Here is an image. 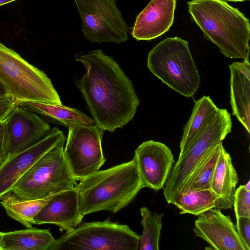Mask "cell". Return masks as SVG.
Instances as JSON below:
<instances>
[{"label":"cell","mask_w":250,"mask_h":250,"mask_svg":"<svg viewBox=\"0 0 250 250\" xmlns=\"http://www.w3.org/2000/svg\"><path fill=\"white\" fill-rule=\"evenodd\" d=\"M64 139L63 132L55 127L37 144L8 156L0 166V200L11 192L16 183L33 164Z\"/></svg>","instance_id":"12"},{"label":"cell","mask_w":250,"mask_h":250,"mask_svg":"<svg viewBox=\"0 0 250 250\" xmlns=\"http://www.w3.org/2000/svg\"><path fill=\"white\" fill-rule=\"evenodd\" d=\"M236 227L240 238L250 249V218H237Z\"/></svg>","instance_id":"27"},{"label":"cell","mask_w":250,"mask_h":250,"mask_svg":"<svg viewBox=\"0 0 250 250\" xmlns=\"http://www.w3.org/2000/svg\"><path fill=\"white\" fill-rule=\"evenodd\" d=\"M3 122L7 138L8 156L37 144L51 129L49 125L36 113L18 105Z\"/></svg>","instance_id":"11"},{"label":"cell","mask_w":250,"mask_h":250,"mask_svg":"<svg viewBox=\"0 0 250 250\" xmlns=\"http://www.w3.org/2000/svg\"><path fill=\"white\" fill-rule=\"evenodd\" d=\"M75 58L86 71L76 85L95 125L103 131L122 128L133 118L140 104L131 81L101 49L78 52Z\"/></svg>","instance_id":"1"},{"label":"cell","mask_w":250,"mask_h":250,"mask_svg":"<svg viewBox=\"0 0 250 250\" xmlns=\"http://www.w3.org/2000/svg\"><path fill=\"white\" fill-rule=\"evenodd\" d=\"M196 236L215 250H250L240 238L229 216L212 208L199 215L194 223Z\"/></svg>","instance_id":"14"},{"label":"cell","mask_w":250,"mask_h":250,"mask_svg":"<svg viewBox=\"0 0 250 250\" xmlns=\"http://www.w3.org/2000/svg\"><path fill=\"white\" fill-rule=\"evenodd\" d=\"M143 233L140 235L139 250H158L164 213L153 212L146 207L140 209Z\"/></svg>","instance_id":"25"},{"label":"cell","mask_w":250,"mask_h":250,"mask_svg":"<svg viewBox=\"0 0 250 250\" xmlns=\"http://www.w3.org/2000/svg\"><path fill=\"white\" fill-rule=\"evenodd\" d=\"M225 2L232 1V2H242L247 0H221Z\"/></svg>","instance_id":"32"},{"label":"cell","mask_w":250,"mask_h":250,"mask_svg":"<svg viewBox=\"0 0 250 250\" xmlns=\"http://www.w3.org/2000/svg\"><path fill=\"white\" fill-rule=\"evenodd\" d=\"M17 105V102L8 95L0 96V122L3 121Z\"/></svg>","instance_id":"28"},{"label":"cell","mask_w":250,"mask_h":250,"mask_svg":"<svg viewBox=\"0 0 250 250\" xmlns=\"http://www.w3.org/2000/svg\"><path fill=\"white\" fill-rule=\"evenodd\" d=\"M7 95L4 87L0 83V96Z\"/></svg>","instance_id":"30"},{"label":"cell","mask_w":250,"mask_h":250,"mask_svg":"<svg viewBox=\"0 0 250 250\" xmlns=\"http://www.w3.org/2000/svg\"><path fill=\"white\" fill-rule=\"evenodd\" d=\"M244 186L247 190L250 191V180H249L247 183Z\"/></svg>","instance_id":"33"},{"label":"cell","mask_w":250,"mask_h":250,"mask_svg":"<svg viewBox=\"0 0 250 250\" xmlns=\"http://www.w3.org/2000/svg\"><path fill=\"white\" fill-rule=\"evenodd\" d=\"M140 235L126 225L103 221L85 222L56 239L49 250H137Z\"/></svg>","instance_id":"8"},{"label":"cell","mask_w":250,"mask_h":250,"mask_svg":"<svg viewBox=\"0 0 250 250\" xmlns=\"http://www.w3.org/2000/svg\"><path fill=\"white\" fill-rule=\"evenodd\" d=\"M82 20V32L93 43L119 44L128 40V26L115 0H74Z\"/></svg>","instance_id":"9"},{"label":"cell","mask_w":250,"mask_h":250,"mask_svg":"<svg viewBox=\"0 0 250 250\" xmlns=\"http://www.w3.org/2000/svg\"><path fill=\"white\" fill-rule=\"evenodd\" d=\"M0 83L18 103L33 101L62 104L50 79L42 70L0 43Z\"/></svg>","instance_id":"5"},{"label":"cell","mask_w":250,"mask_h":250,"mask_svg":"<svg viewBox=\"0 0 250 250\" xmlns=\"http://www.w3.org/2000/svg\"><path fill=\"white\" fill-rule=\"evenodd\" d=\"M54 195L38 199L21 200L10 192L0 200V204L8 216L26 228H30L35 217Z\"/></svg>","instance_id":"22"},{"label":"cell","mask_w":250,"mask_h":250,"mask_svg":"<svg viewBox=\"0 0 250 250\" xmlns=\"http://www.w3.org/2000/svg\"><path fill=\"white\" fill-rule=\"evenodd\" d=\"M176 0H151L136 18L131 35L150 41L168 31L174 22Z\"/></svg>","instance_id":"16"},{"label":"cell","mask_w":250,"mask_h":250,"mask_svg":"<svg viewBox=\"0 0 250 250\" xmlns=\"http://www.w3.org/2000/svg\"></svg>","instance_id":"35"},{"label":"cell","mask_w":250,"mask_h":250,"mask_svg":"<svg viewBox=\"0 0 250 250\" xmlns=\"http://www.w3.org/2000/svg\"><path fill=\"white\" fill-rule=\"evenodd\" d=\"M65 140L45 153L16 183L11 192L17 199L43 198L75 187L77 180L63 154Z\"/></svg>","instance_id":"6"},{"label":"cell","mask_w":250,"mask_h":250,"mask_svg":"<svg viewBox=\"0 0 250 250\" xmlns=\"http://www.w3.org/2000/svg\"><path fill=\"white\" fill-rule=\"evenodd\" d=\"M81 215L102 210L116 213L127 206L144 188L134 159L107 169L98 170L80 180Z\"/></svg>","instance_id":"3"},{"label":"cell","mask_w":250,"mask_h":250,"mask_svg":"<svg viewBox=\"0 0 250 250\" xmlns=\"http://www.w3.org/2000/svg\"><path fill=\"white\" fill-rule=\"evenodd\" d=\"M3 232L0 231V250H1Z\"/></svg>","instance_id":"34"},{"label":"cell","mask_w":250,"mask_h":250,"mask_svg":"<svg viewBox=\"0 0 250 250\" xmlns=\"http://www.w3.org/2000/svg\"><path fill=\"white\" fill-rule=\"evenodd\" d=\"M144 188L159 190L164 188L174 162L170 149L153 140L142 143L133 157Z\"/></svg>","instance_id":"13"},{"label":"cell","mask_w":250,"mask_h":250,"mask_svg":"<svg viewBox=\"0 0 250 250\" xmlns=\"http://www.w3.org/2000/svg\"><path fill=\"white\" fill-rule=\"evenodd\" d=\"M232 122L226 109L219 108L173 165L164 187V195L171 204L189 176L209 150L231 132Z\"/></svg>","instance_id":"7"},{"label":"cell","mask_w":250,"mask_h":250,"mask_svg":"<svg viewBox=\"0 0 250 250\" xmlns=\"http://www.w3.org/2000/svg\"><path fill=\"white\" fill-rule=\"evenodd\" d=\"M150 71L169 88L186 97H192L200 84L197 67L188 42L178 37L167 38L149 52Z\"/></svg>","instance_id":"4"},{"label":"cell","mask_w":250,"mask_h":250,"mask_svg":"<svg viewBox=\"0 0 250 250\" xmlns=\"http://www.w3.org/2000/svg\"><path fill=\"white\" fill-rule=\"evenodd\" d=\"M103 132L96 125L69 128L63 154L76 180L99 170L104 164L106 159L102 147Z\"/></svg>","instance_id":"10"},{"label":"cell","mask_w":250,"mask_h":250,"mask_svg":"<svg viewBox=\"0 0 250 250\" xmlns=\"http://www.w3.org/2000/svg\"><path fill=\"white\" fill-rule=\"evenodd\" d=\"M218 109L208 96H204L194 102L191 114L184 128L179 155L186 151L195 137Z\"/></svg>","instance_id":"21"},{"label":"cell","mask_w":250,"mask_h":250,"mask_svg":"<svg viewBox=\"0 0 250 250\" xmlns=\"http://www.w3.org/2000/svg\"><path fill=\"white\" fill-rule=\"evenodd\" d=\"M236 218H250V191L244 185L240 186L235 191L233 203Z\"/></svg>","instance_id":"26"},{"label":"cell","mask_w":250,"mask_h":250,"mask_svg":"<svg viewBox=\"0 0 250 250\" xmlns=\"http://www.w3.org/2000/svg\"><path fill=\"white\" fill-rule=\"evenodd\" d=\"M17 0H0V6L6 4Z\"/></svg>","instance_id":"31"},{"label":"cell","mask_w":250,"mask_h":250,"mask_svg":"<svg viewBox=\"0 0 250 250\" xmlns=\"http://www.w3.org/2000/svg\"><path fill=\"white\" fill-rule=\"evenodd\" d=\"M238 180L231 157L222 144L210 188L219 197L216 208L229 209L232 207Z\"/></svg>","instance_id":"18"},{"label":"cell","mask_w":250,"mask_h":250,"mask_svg":"<svg viewBox=\"0 0 250 250\" xmlns=\"http://www.w3.org/2000/svg\"><path fill=\"white\" fill-rule=\"evenodd\" d=\"M8 156L7 142L3 121L0 122V166Z\"/></svg>","instance_id":"29"},{"label":"cell","mask_w":250,"mask_h":250,"mask_svg":"<svg viewBox=\"0 0 250 250\" xmlns=\"http://www.w3.org/2000/svg\"><path fill=\"white\" fill-rule=\"evenodd\" d=\"M222 142L213 146L197 165L185 183L180 194L210 189L211 182Z\"/></svg>","instance_id":"23"},{"label":"cell","mask_w":250,"mask_h":250,"mask_svg":"<svg viewBox=\"0 0 250 250\" xmlns=\"http://www.w3.org/2000/svg\"><path fill=\"white\" fill-rule=\"evenodd\" d=\"M230 70V103L235 116L249 133L250 131V60L233 62Z\"/></svg>","instance_id":"17"},{"label":"cell","mask_w":250,"mask_h":250,"mask_svg":"<svg viewBox=\"0 0 250 250\" xmlns=\"http://www.w3.org/2000/svg\"><path fill=\"white\" fill-rule=\"evenodd\" d=\"M187 3L191 21L222 54L249 59L250 24L243 13L221 0H191Z\"/></svg>","instance_id":"2"},{"label":"cell","mask_w":250,"mask_h":250,"mask_svg":"<svg viewBox=\"0 0 250 250\" xmlns=\"http://www.w3.org/2000/svg\"><path fill=\"white\" fill-rule=\"evenodd\" d=\"M17 105L68 128L77 125H92L95 123L93 119L81 111L62 104L22 101L18 102Z\"/></svg>","instance_id":"19"},{"label":"cell","mask_w":250,"mask_h":250,"mask_svg":"<svg viewBox=\"0 0 250 250\" xmlns=\"http://www.w3.org/2000/svg\"><path fill=\"white\" fill-rule=\"evenodd\" d=\"M55 240L49 229L32 227L3 232L1 250H49Z\"/></svg>","instance_id":"20"},{"label":"cell","mask_w":250,"mask_h":250,"mask_svg":"<svg viewBox=\"0 0 250 250\" xmlns=\"http://www.w3.org/2000/svg\"><path fill=\"white\" fill-rule=\"evenodd\" d=\"M83 217L76 187L54 194L34 218V224H54L66 232L75 229Z\"/></svg>","instance_id":"15"},{"label":"cell","mask_w":250,"mask_h":250,"mask_svg":"<svg viewBox=\"0 0 250 250\" xmlns=\"http://www.w3.org/2000/svg\"><path fill=\"white\" fill-rule=\"evenodd\" d=\"M219 197L210 189L188 192L178 195L172 204L180 209V214L199 216L212 208H216Z\"/></svg>","instance_id":"24"}]
</instances>
